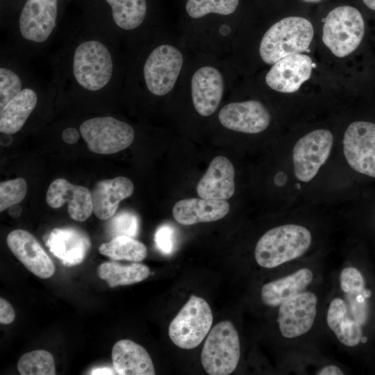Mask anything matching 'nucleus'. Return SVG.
<instances>
[{
	"label": "nucleus",
	"mask_w": 375,
	"mask_h": 375,
	"mask_svg": "<svg viewBox=\"0 0 375 375\" xmlns=\"http://www.w3.org/2000/svg\"><path fill=\"white\" fill-rule=\"evenodd\" d=\"M112 40L88 27L74 31L51 58L54 90L69 97L109 94L117 77Z\"/></svg>",
	"instance_id": "f257e3e1"
},
{
	"label": "nucleus",
	"mask_w": 375,
	"mask_h": 375,
	"mask_svg": "<svg viewBox=\"0 0 375 375\" xmlns=\"http://www.w3.org/2000/svg\"><path fill=\"white\" fill-rule=\"evenodd\" d=\"M58 0H27L8 48L25 59L42 51L58 31Z\"/></svg>",
	"instance_id": "f03ea898"
},
{
	"label": "nucleus",
	"mask_w": 375,
	"mask_h": 375,
	"mask_svg": "<svg viewBox=\"0 0 375 375\" xmlns=\"http://www.w3.org/2000/svg\"><path fill=\"white\" fill-rule=\"evenodd\" d=\"M312 243L305 226L288 224L267 231L258 241L254 256L262 267L272 269L302 256Z\"/></svg>",
	"instance_id": "7ed1b4c3"
},
{
	"label": "nucleus",
	"mask_w": 375,
	"mask_h": 375,
	"mask_svg": "<svg viewBox=\"0 0 375 375\" xmlns=\"http://www.w3.org/2000/svg\"><path fill=\"white\" fill-rule=\"evenodd\" d=\"M314 29L309 20L288 17L273 24L263 35L259 52L267 64H274L288 55L309 51Z\"/></svg>",
	"instance_id": "20e7f679"
},
{
	"label": "nucleus",
	"mask_w": 375,
	"mask_h": 375,
	"mask_svg": "<svg viewBox=\"0 0 375 375\" xmlns=\"http://www.w3.org/2000/svg\"><path fill=\"white\" fill-rule=\"evenodd\" d=\"M365 33V22L360 11L350 6L337 7L325 18L322 41L333 55L345 57L354 51Z\"/></svg>",
	"instance_id": "39448f33"
},
{
	"label": "nucleus",
	"mask_w": 375,
	"mask_h": 375,
	"mask_svg": "<svg viewBox=\"0 0 375 375\" xmlns=\"http://www.w3.org/2000/svg\"><path fill=\"white\" fill-rule=\"evenodd\" d=\"M240 358L237 330L229 321L217 323L208 333L201 355V364L210 375H228L236 369Z\"/></svg>",
	"instance_id": "423d86ee"
},
{
	"label": "nucleus",
	"mask_w": 375,
	"mask_h": 375,
	"mask_svg": "<svg viewBox=\"0 0 375 375\" xmlns=\"http://www.w3.org/2000/svg\"><path fill=\"white\" fill-rule=\"evenodd\" d=\"M213 321L208 302L192 294L169 326L172 342L183 349H192L201 343L208 334Z\"/></svg>",
	"instance_id": "0eeeda50"
},
{
	"label": "nucleus",
	"mask_w": 375,
	"mask_h": 375,
	"mask_svg": "<svg viewBox=\"0 0 375 375\" xmlns=\"http://www.w3.org/2000/svg\"><path fill=\"white\" fill-rule=\"evenodd\" d=\"M79 131L88 149L99 154L122 151L132 144L135 137L131 125L109 115L84 120Z\"/></svg>",
	"instance_id": "6e6552de"
},
{
	"label": "nucleus",
	"mask_w": 375,
	"mask_h": 375,
	"mask_svg": "<svg viewBox=\"0 0 375 375\" xmlns=\"http://www.w3.org/2000/svg\"><path fill=\"white\" fill-rule=\"evenodd\" d=\"M183 65L179 50L169 44H162L148 55L142 67V76L148 91L163 96L174 88Z\"/></svg>",
	"instance_id": "1a4fd4ad"
},
{
	"label": "nucleus",
	"mask_w": 375,
	"mask_h": 375,
	"mask_svg": "<svg viewBox=\"0 0 375 375\" xmlns=\"http://www.w3.org/2000/svg\"><path fill=\"white\" fill-rule=\"evenodd\" d=\"M333 136L327 129L314 130L300 138L292 151L294 173L301 182L310 181L327 160Z\"/></svg>",
	"instance_id": "9d476101"
},
{
	"label": "nucleus",
	"mask_w": 375,
	"mask_h": 375,
	"mask_svg": "<svg viewBox=\"0 0 375 375\" xmlns=\"http://www.w3.org/2000/svg\"><path fill=\"white\" fill-rule=\"evenodd\" d=\"M342 144L349 165L358 173L375 178V124L352 122L344 132Z\"/></svg>",
	"instance_id": "9b49d317"
},
{
	"label": "nucleus",
	"mask_w": 375,
	"mask_h": 375,
	"mask_svg": "<svg viewBox=\"0 0 375 375\" xmlns=\"http://www.w3.org/2000/svg\"><path fill=\"white\" fill-rule=\"evenodd\" d=\"M315 293L306 290L288 299L278 306L277 323L285 338H297L312 326L317 308Z\"/></svg>",
	"instance_id": "f8f14e48"
},
{
	"label": "nucleus",
	"mask_w": 375,
	"mask_h": 375,
	"mask_svg": "<svg viewBox=\"0 0 375 375\" xmlns=\"http://www.w3.org/2000/svg\"><path fill=\"white\" fill-rule=\"evenodd\" d=\"M218 118L220 123L228 129L255 134L268 127L271 115L261 102L249 100L224 106L220 110Z\"/></svg>",
	"instance_id": "ddd939ff"
},
{
	"label": "nucleus",
	"mask_w": 375,
	"mask_h": 375,
	"mask_svg": "<svg viewBox=\"0 0 375 375\" xmlns=\"http://www.w3.org/2000/svg\"><path fill=\"white\" fill-rule=\"evenodd\" d=\"M13 255L36 276L46 279L55 273V265L36 238L23 229L11 231L6 238Z\"/></svg>",
	"instance_id": "4468645a"
},
{
	"label": "nucleus",
	"mask_w": 375,
	"mask_h": 375,
	"mask_svg": "<svg viewBox=\"0 0 375 375\" xmlns=\"http://www.w3.org/2000/svg\"><path fill=\"white\" fill-rule=\"evenodd\" d=\"M314 67L311 58L306 54L288 55L273 64L265 81L275 91L292 93L310 78Z\"/></svg>",
	"instance_id": "2eb2a0df"
},
{
	"label": "nucleus",
	"mask_w": 375,
	"mask_h": 375,
	"mask_svg": "<svg viewBox=\"0 0 375 375\" xmlns=\"http://www.w3.org/2000/svg\"><path fill=\"white\" fill-rule=\"evenodd\" d=\"M46 201L53 208L67 203L69 217L78 222L85 221L93 212L92 194L83 186L73 185L64 178H58L49 185Z\"/></svg>",
	"instance_id": "dca6fc26"
},
{
	"label": "nucleus",
	"mask_w": 375,
	"mask_h": 375,
	"mask_svg": "<svg viewBox=\"0 0 375 375\" xmlns=\"http://www.w3.org/2000/svg\"><path fill=\"white\" fill-rule=\"evenodd\" d=\"M224 80L215 67L205 66L197 69L191 81L192 103L197 112L207 117L219 106L224 92Z\"/></svg>",
	"instance_id": "f3484780"
},
{
	"label": "nucleus",
	"mask_w": 375,
	"mask_h": 375,
	"mask_svg": "<svg viewBox=\"0 0 375 375\" xmlns=\"http://www.w3.org/2000/svg\"><path fill=\"white\" fill-rule=\"evenodd\" d=\"M235 169L231 162L219 156L212 159L197 186L198 195L203 199L226 200L235 192Z\"/></svg>",
	"instance_id": "a211bd4d"
},
{
	"label": "nucleus",
	"mask_w": 375,
	"mask_h": 375,
	"mask_svg": "<svg viewBox=\"0 0 375 375\" xmlns=\"http://www.w3.org/2000/svg\"><path fill=\"white\" fill-rule=\"evenodd\" d=\"M35 81L21 90L0 110V131L9 135L19 132L36 108L39 90L42 87Z\"/></svg>",
	"instance_id": "6ab92c4d"
},
{
	"label": "nucleus",
	"mask_w": 375,
	"mask_h": 375,
	"mask_svg": "<svg viewBox=\"0 0 375 375\" xmlns=\"http://www.w3.org/2000/svg\"><path fill=\"white\" fill-rule=\"evenodd\" d=\"M26 59L8 48L1 53L0 110L33 81L26 65Z\"/></svg>",
	"instance_id": "aec40b11"
},
{
	"label": "nucleus",
	"mask_w": 375,
	"mask_h": 375,
	"mask_svg": "<svg viewBox=\"0 0 375 375\" xmlns=\"http://www.w3.org/2000/svg\"><path fill=\"white\" fill-rule=\"evenodd\" d=\"M133 182L125 176H117L96 183L92 192L93 212L101 220L114 215L119 203L132 195Z\"/></svg>",
	"instance_id": "412c9836"
},
{
	"label": "nucleus",
	"mask_w": 375,
	"mask_h": 375,
	"mask_svg": "<svg viewBox=\"0 0 375 375\" xmlns=\"http://www.w3.org/2000/svg\"><path fill=\"white\" fill-rule=\"evenodd\" d=\"M230 210L226 200L190 198L176 202L172 209L174 219L182 225L211 222L225 217Z\"/></svg>",
	"instance_id": "4be33fe9"
},
{
	"label": "nucleus",
	"mask_w": 375,
	"mask_h": 375,
	"mask_svg": "<svg viewBox=\"0 0 375 375\" xmlns=\"http://www.w3.org/2000/svg\"><path fill=\"white\" fill-rule=\"evenodd\" d=\"M113 369L118 375H154L152 360L147 350L127 339L117 342L112 349Z\"/></svg>",
	"instance_id": "5701e85b"
},
{
	"label": "nucleus",
	"mask_w": 375,
	"mask_h": 375,
	"mask_svg": "<svg viewBox=\"0 0 375 375\" xmlns=\"http://www.w3.org/2000/svg\"><path fill=\"white\" fill-rule=\"evenodd\" d=\"M339 282L351 316L362 326L365 325L369 315L368 299L371 292L365 287L363 276L357 268L346 267L340 274Z\"/></svg>",
	"instance_id": "b1692460"
},
{
	"label": "nucleus",
	"mask_w": 375,
	"mask_h": 375,
	"mask_svg": "<svg viewBox=\"0 0 375 375\" xmlns=\"http://www.w3.org/2000/svg\"><path fill=\"white\" fill-rule=\"evenodd\" d=\"M313 279L312 269L303 267L270 281L261 288L262 301L268 306L278 307L288 299L307 290Z\"/></svg>",
	"instance_id": "393cba45"
},
{
	"label": "nucleus",
	"mask_w": 375,
	"mask_h": 375,
	"mask_svg": "<svg viewBox=\"0 0 375 375\" xmlns=\"http://www.w3.org/2000/svg\"><path fill=\"white\" fill-rule=\"evenodd\" d=\"M51 253L66 266L81 263L90 247L88 237L72 228L53 229L47 242Z\"/></svg>",
	"instance_id": "a878e982"
},
{
	"label": "nucleus",
	"mask_w": 375,
	"mask_h": 375,
	"mask_svg": "<svg viewBox=\"0 0 375 375\" xmlns=\"http://www.w3.org/2000/svg\"><path fill=\"white\" fill-rule=\"evenodd\" d=\"M326 322L338 340L347 347H355L365 341L362 326L351 316L342 297H335L330 301Z\"/></svg>",
	"instance_id": "bb28decb"
},
{
	"label": "nucleus",
	"mask_w": 375,
	"mask_h": 375,
	"mask_svg": "<svg viewBox=\"0 0 375 375\" xmlns=\"http://www.w3.org/2000/svg\"><path fill=\"white\" fill-rule=\"evenodd\" d=\"M99 277L106 281L110 288L128 285L141 282L150 274L149 268L137 262L122 265L116 262H106L97 268Z\"/></svg>",
	"instance_id": "cd10ccee"
},
{
	"label": "nucleus",
	"mask_w": 375,
	"mask_h": 375,
	"mask_svg": "<svg viewBox=\"0 0 375 375\" xmlns=\"http://www.w3.org/2000/svg\"><path fill=\"white\" fill-rule=\"evenodd\" d=\"M111 10L113 26L120 31H133L144 22L147 11V0H104Z\"/></svg>",
	"instance_id": "c85d7f7f"
},
{
	"label": "nucleus",
	"mask_w": 375,
	"mask_h": 375,
	"mask_svg": "<svg viewBox=\"0 0 375 375\" xmlns=\"http://www.w3.org/2000/svg\"><path fill=\"white\" fill-rule=\"evenodd\" d=\"M99 251L113 260L137 262L143 260L147 255V247L143 243L126 235L116 236L108 242L101 244Z\"/></svg>",
	"instance_id": "c756f323"
},
{
	"label": "nucleus",
	"mask_w": 375,
	"mask_h": 375,
	"mask_svg": "<svg viewBox=\"0 0 375 375\" xmlns=\"http://www.w3.org/2000/svg\"><path fill=\"white\" fill-rule=\"evenodd\" d=\"M22 375H55L56 366L52 354L43 349L24 354L17 362Z\"/></svg>",
	"instance_id": "7c9ffc66"
},
{
	"label": "nucleus",
	"mask_w": 375,
	"mask_h": 375,
	"mask_svg": "<svg viewBox=\"0 0 375 375\" xmlns=\"http://www.w3.org/2000/svg\"><path fill=\"white\" fill-rule=\"evenodd\" d=\"M239 0H188L186 11L190 17L197 19L209 13L228 15L236 10Z\"/></svg>",
	"instance_id": "2f4dec72"
},
{
	"label": "nucleus",
	"mask_w": 375,
	"mask_h": 375,
	"mask_svg": "<svg viewBox=\"0 0 375 375\" xmlns=\"http://www.w3.org/2000/svg\"><path fill=\"white\" fill-rule=\"evenodd\" d=\"M27 184L23 178L1 182L0 211H4L12 206L19 203L25 197Z\"/></svg>",
	"instance_id": "473e14b6"
},
{
	"label": "nucleus",
	"mask_w": 375,
	"mask_h": 375,
	"mask_svg": "<svg viewBox=\"0 0 375 375\" xmlns=\"http://www.w3.org/2000/svg\"><path fill=\"white\" fill-rule=\"evenodd\" d=\"M139 228V219L131 212H122L115 216L109 225V231L114 237L126 235L134 238Z\"/></svg>",
	"instance_id": "72a5a7b5"
},
{
	"label": "nucleus",
	"mask_w": 375,
	"mask_h": 375,
	"mask_svg": "<svg viewBox=\"0 0 375 375\" xmlns=\"http://www.w3.org/2000/svg\"><path fill=\"white\" fill-rule=\"evenodd\" d=\"M155 242L158 249L164 254L169 255L174 249L175 233L169 225L160 226L155 234Z\"/></svg>",
	"instance_id": "f704fd0d"
},
{
	"label": "nucleus",
	"mask_w": 375,
	"mask_h": 375,
	"mask_svg": "<svg viewBox=\"0 0 375 375\" xmlns=\"http://www.w3.org/2000/svg\"><path fill=\"white\" fill-rule=\"evenodd\" d=\"M15 318V310L11 304L5 299L0 298V323L11 324Z\"/></svg>",
	"instance_id": "c9c22d12"
},
{
	"label": "nucleus",
	"mask_w": 375,
	"mask_h": 375,
	"mask_svg": "<svg viewBox=\"0 0 375 375\" xmlns=\"http://www.w3.org/2000/svg\"><path fill=\"white\" fill-rule=\"evenodd\" d=\"M80 131L74 127H67L62 133V140L67 144H72L77 142L80 138Z\"/></svg>",
	"instance_id": "e433bc0d"
},
{
	"label": "nucleus",
	"mask_w": 375,
	"mask_h": 375,
	"mask_svg": "<svg viewBox=\"0 0 375 375\" xmlns=\"http://www.w3.org/2000/svg\"><path fill=\"white\" fill-rule=\"evenodd\" d=\"M316 374L317 375H342L344 372L339 367L329 365L319 369Z\"/></svg>",
	"instance_id": "4c0bfd02"
},
{
	"label": "nucleus",
	"mask_w": 375,
	"mask_h": 375,
	"mask_svg": "<svg viewBox=\"0 0 375 375\" xmlns=\"http://www.w3.org/2000/svg\"><path fill=\"white\" fill-rule=\"evenodd\" d=\"M90 374L92 375H104V374H116L114 369H110L109 367H103L95 368L91 371Z\"/></svg>",
	"instance_id": "58836bf2"
},
{
	"label": "nucleus",
	"mask_w": 375,
	"mask_h": 375,
	"mask_svg": "<svg viewBox=\"0 0 375 375\" xmlns=\"http://www.w3.org/2000/svg\"><path fill=\"white\" fill-rule=\"evenodd\" d=\"M22 211V207L18 204L12 206L8 208V214L14 218L18 217L21 215Z\"/></svg>",
	"instance_id": "ea45409f"
},
{
	"label": "nucleus",
	"mask_w": 375,
	"mask_h": 375,
	"mask_svg": "<svg viewBox=\"0 0 375 375\" xmlns=\"http://www.w3.org/2000/svg\"><path fill=\"white\" fill-rule=\"evenodd\" d=\"M362 1L369 8L375 10V0H362Z\"/></svg>",
	"instance_id": "a19ab883"
},
{
	"label": "nucleus",
	"mask_w": 375,
	"mask_h": 375,
	"mask_svg": "<svg viewBox=\"0 0 375 375\" xmlns=\"http://www.w3.org/2000/svg\"><path fill=\"white\" fill-rule=\"evenodd\" d=\"M305 2H308V3H317L322 0H302Z\"/></svg>",
	"instance_id": "79ce46f5"
}]
</instances>
